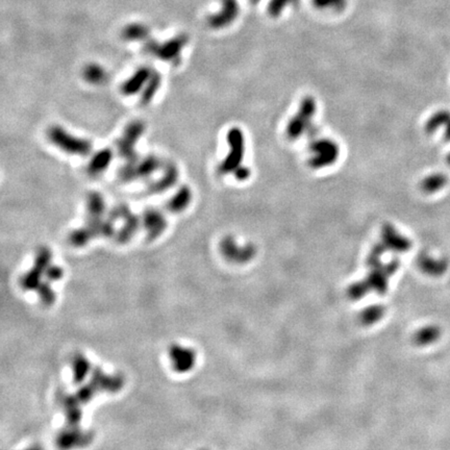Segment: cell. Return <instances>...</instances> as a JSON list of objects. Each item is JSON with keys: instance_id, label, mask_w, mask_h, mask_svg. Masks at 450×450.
<instances>
[{"instance_id": "18", "label": "cell", "mask_w": 450, "mask_h": 450, "mask_svg": "<svg viewBox=\"0 0 450 450\" xmlns=\"http://www.w3.org/2000/svg\"><path fill=\"white\" fill-rule=\"evenodd\" d=\"M149 34V28L141 23L129 24L122 30V38L126 41H146Z\"/></svg>"}, {"instance_id": "8", "label": "cell", "mask_w": 450, "mask_h": 450, "mask_svg": "<svg viewBox=\"0 0 450 450\" xmlns=\"http://www.w3.org/2000/svg\"><path fill=\"white\" fill-rule=\"evenodd\" d=\"M110 217L113 218L114 220L115 219H123L124 220L123 228L120 230V232L118 233V237H117V240L119 242H122V243L127 242L139 229V225H140L139 218L130 212L129 207L126 204H120V205L116 206L111 212Z\"/></svg>"}, {"instance_id": "23", "label": "cell", "mask_w": 450, "mask_h": 450, "mask_svg": "<svg viewBox=\"0 0 450 450\" xmlns=\"http://www.w3.org/2000/svg\"><path fill=\"white\" fill-rule=\"evenodd\" d=\"M73 367H74V378L76 379V382L82 380L85 377L86 372L89 371V363L86 362V359L82 356L76 357V359H74Z\"/></svg>"}, {"instance_id": "6", "label": "cell", "mask_w": 450, "mask_h": 450, "mask_svg": "<svg viewBox=\"0 0 450 450\" xmlns=\"http://www.w3.org/2000/svg\"><path fill=\"white\" fill-rule=\"evenodd\" d=\"M145 124L143 121H131L124 129L122 137L116 142L118 154L126 161V163H136L139 161V155L136 151V144L143 136Z\"/></svg>"}, {"instance_id": "11", "label": "cell", "mask_w": 450, "mask_h": 450, "mask_svg": "<svg viewBox=\"0 0 450 450\" xmlns=\"http://www.w3.org/2000/svg\"><path fill=\"white\" fill-rule=\"evenodd\" d=\"M170 357L173 369L179 373L191 370L195 363L194 351L179 345H173L170 348Z\"/></svg>"}, {"instance_id": "16", "label": "cell", "mask_w": 450, "mask_h": 450, "mask_svg": "<svg viewBox=\"0 0 450 450\" xmlns=\"http://www.w3.org/2000/svg\"><path fill=\"white\" fill-rule=\"evenodd\" d=\"M82 75L85 81L91 84H101L108 79V73L106 69L96 63L88 64L83 68Z\"/></svg>"}, {"instance_id": "19", "label": "cell", "mask_w": 450, "mask_h": 450, "mask_svg": "<svg viewBox=\"0 0 450 450\" xmlns=\"http://www.w3.org/2000/svg\"><path fill=\"white\" fill-rule=\"evenodd\" d=\"M446 178L442 174H432L424 178L421 183V188L424 192L432 193L444 187Z\"/></svg>"}, {"instance_id": "26", "label": "cell", "mask_w": 450, "mask_h": 450, "mask_svg": "<svg viewBox=\"0 0 450 450\" xmlns=\"http://www.w3.org/2000/svg\"><path fill=\"white\" fill-rule=\"evenodd\" d=\"M250 2H251L252 4H257V3L261 2V0H250Z\"/></svg>"}, {"instance_id": "15", "label": "cell", "mask_w": 450, "mask_h": 450, "mask_svg": "<svg viewBox=\"0 0 450 450\" xmlns=\"http://www.w3.org/2000/svg\"><path fill=\"white\" fill-rule=\"evenodd\" d=\"M113 151L110 148H103L97 151L88 165L89 174L98 175L107 170L113 161Z\"/></svg>"}, {"instance_id": "14", "label": "cell", "mask_w": 450, "mask_h": 450, "mask_svg": "<svg viewBox=\"0 0 450 450\" xmlns=\"http://www.w3.org/2000/svg\"><path fill=\"white\" fill-rule=\"evenodd\" d=\"M192 191L189 186L184 185L177 190L167 203V209L171 213H181L187 209L192 200Z\"/></svg>"}, {"instance_id": "3", "label": "cell", "mask_w": 450, "mask_h": 450, "mask_svg": "<svg viewBox=\"0 0 450 450\" xmlns=\"http://www.w3.org/2000/svg\"><path fill=\"white\" fill-rule=\"evenodd\" d=\"M47 138L51 144L69 154L85 157L91 153L93 148L89 140L73 136L60 125H54L48 128Z\"/></svg>"}, {"instance_id": "7", "label": "cell", "mask_w": 450, "mask_h": 450, "mask_svg": "<svg viewBox=\"0 0 450 450\" xmlns=\"http://www.w3.org/2000/svg\"><path fill=\"white\" fill-rule=\"evenodd\" d=\"M162 166L159 158L155 155H147L136 163H126L118 172V177L122 183H130L137 179H145L150 177Z\"/></svg>"}, {"instance_id": "22", "label": "cell", "mask_w": 450, "mask_h": 450, "mask_svg": "<svg viewBox=\"0 0 450 450\" xmlns=\"http://www.w3.org/2000/svg\"><path fill=\"white\" fill-rule=\"evenodd\" d=\"M91 239H93V237L85 227L72 232V234L70 235V241L75 246L85 245Z\"/></svg>"}, {"instance_id": "1", "label": "cell", "mask_w": 450, "mask_h": 450, "mask_svg": "<svg viewBox=\"0 0 450 450\" xmlns=\"http://www.w3.org/2000/svg\"><path fill=\"white\" fill-rule=\"evenodd\" d=\"M317 113V102L313 96L301 99L299 108L287 125L286 133L289 139L297 140L314 129V117Z\"/></svg>"}, {"instance_id": "20", "label": "cell", "mask_w": 450, "mask_h": 450, "mask_svg": "<svg viewBox=\"0 0 450 450\" xmlns=\"http://www.w3.org/2000/svg\"><path fill=\"white\" fill-rule=\"evenodd\" d=\"M298 3L299 0H270L268 5V14L273 18H278L286 10V8L290 6H296Z\"/></svg>"}, {"instance_id": "21", "label": "cell", "mask_w": 450, "mask_h": 450, "mask_svg": "<svg viewBox=\"0 0 450 450\" xmlns=\"http://www.w3.org/2000/svg\"><path fill=\"white\" fill-rule=\"evenodd\" d=\"M311 4L318 10L341 12L347 6V0H311Z\"/></svg>"}, {"instance_id": "9", "label": "cell", "mask_w": 450, "mask_h": 450, "mask_svg": "<svg viewBox=\"0 0 450 450\" xmlns=\"http://www.w3.org/2000/svg\"><path fill=\"white\" fill-rule=\"evenodd\" d=\"M240 14L238 0H221V9L209 17L207 23L214 29H222L236 21Z\"/></svg>"}, {"instance_id": "17", "label": "cell", "mask_w": 450, "mask_h": 450, "mask_svg": "<svg viewBox=\"0 0 450 450\" xmlns=\"http://www.w3.org/2000/svg\"><path fill=\"white\" fill-rule=\"evenodd\" d=\"M162 84V76L159 72L152 71V74L150 78L148 79L147 83L145 84L143 89V93L141 94V105L142 106H148L153 97L155 96L157 92L160 90Z\"/></svg>"}, {"instance_id": "10", "label": "cell", "mask_w": 450, "mask_h": 450, "mask_svg": "<svg viewBox=\"0 0 450 450\" xmlns=\"http://www.w3.org/2000/svg\"><path fill=\"white\" fill-rule=\"evenodd\" d=\"M179 178V171L176 165L172 162H169L166 164L164 173L162 177L158 181L150 184L143 192V195L149 196V195H157L162 194L165 191L171 189L173 186L176 185Z\"/></svg>"}, {"instance_id": "25", "label": "cell", "mask_w": 450, "mask_h": 450, "mask_svg": "<svg viewBox=\"0 0 450 450\" xmlns=\"http://www.w3.org/2000/svg\"><path fill=\"white\" fill-rule=\"evenodd\" d=\"M234 174H235V177L238 179V181L243 182V181H246V179H248V178L250 177V175H251V170H250L248 167L242 165L241 167H239V168L234 172Z\"/></svg>"}, {"instance_id": "4", "label": "cell", "mask_w": 450, "mask_h": 450, "mask_svg": "<svg viewBox=\"0 0 450 450\" xmlns=\"http://www.w3.org/2000/svg\"><path fill=\"white\" fill-rule=\"evenodd\" d=\"M228 143L230 151L222 163L219 165L218 171L222 175L234 173L243 165L245 155V137L239 127H233L228 132Z\"/></svg>"}, {"instance_id": "24", "label": "cell", "mask_w": 450, "mask_h": 450, "mask_svg": "<svg viewBox=\"0 0 450 450\" xmlns=\"http://www.w3.org/2000/svg\"><path fill=\"white\" fill-rule=\"evenodd\" d=\"M46 274L50 281H58L63 276V270L57 266H49L46 269Z\"/></svg>"}, {"instance_id": "13", "label": "cell", "mask_w": 450, "mask_h": 450, "mask_svg": "<svg viewBox=\"0 0 450 450\" xmlns=\"http://www.w3.org/2000/svg\"><path fill=\"white\" fill-rule=\"evenodd\" d=\"M143 224L147 232L148 239L153 240L159 238L167 228V220L165 216L157 209H148L143 215Z\"/></svg>"}, {"instance_id": "5", "label": "cell", "mask_w": 450, "mask_h": 450, "mask_svg": "<svg viewBox=\"0 0 450 450\" xmlns=\"http://www.w3.org/2000/svg\"><path fill=\"white\" fill-rule=\"evenodd\" d=\"M188 40V36L184 33L178 34L164 43L147 39L144 45V51L162 61L175 62L181 57V53L187 45Z\"/></svg>"}, {"instance_id": "12", "label": "cell", "mask_w": 450, "mask_h": 450, "mask_svg": "<svg viewBox=\"0 0 450 450\" xmlns=\"http://www.w3.org/2000/svg\"><path fill=\"white\" fill-rule=\"evenodd\" d=\"M152 69L147 66L140 67L127 80L121 85V93L125 96H131L138 94L145 86L148 79L152 74Z\"/></svg>"}, {"instance_id": "2", "label": "cell", "mask_w": 450, "mask_h": 450, "mask_svg": "<svg viewBox=\"0 0 450 450\" xmlns=\"http://www.w3.org/2000/svg\"><path fill=\"white\" fill-rule=\"evenodd\" d=\"M308 166L314 170L328 168L337 163L340 157V147L330 138L315 139L308 147Z\"/></svg>"}]
</instances>
